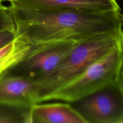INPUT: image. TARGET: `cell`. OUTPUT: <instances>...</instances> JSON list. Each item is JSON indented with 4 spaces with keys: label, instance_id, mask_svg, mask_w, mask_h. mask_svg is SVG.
<instances>
[{
    "label": "cell",
    "instance_id": "1",
    "mask_svg": "<svg viewBox=\"0 0 123 123\" xmlns=\"http://www.w3.org/2000/svg\"><path fill=\"white\" fill-rule=\"evenodd\" d=\"M16 35L30 45L79 41L123 30L121 10L91 12L60 8H34L10 5Z\"/></svg>",
    "mask_w": 123,
    "mask_h": 123
},
{
    "label": "cell",
    "instance_id": "2",
    "mask_svg": "<svg viewBox=\"0 0 123 123\" xmlns=\"http://www.w3.org/2000/svg\"><path fill=\"white\" fill-rule=\"evenodd\" d=\"M122 42L123 30L78 41L58 67L39 84L37 103L50 100L58 90Z\"/></svg>",
    "mask_w": 123,
    "mask_h": 123
},
{
    "label": "cell",
    "instance_id": "3",
    "mask_svg": "<svg viewBox=\"0 0 123 123\" xmlns=\"http://www.w3.org/2000/svg\"><path fill=\"white\" fill-rule=\"evenodd\" d=\"M123 42L58 90L50 100L72 103L111 84L123 81Z\"/></svg>",
    "mask_w": 123,
    "mask_h": 123
},
{
    "label": "cell",
    "instance_id": "4",
    "mask_svg": "<svg viewBox=\"0 0 123 123\" xmlns=\"http://www.w3.org/2000/svg\"><path fill=\"white\" fill-rule=\"evenodd\" d=\"M69 103L86 123H123V82Z\"/></svg>",
    "mask_w": 123,
    "mask_h": 123
},
{
    "label": "cell",
    "instance_id": "5",
    "mask_svg": "<svg viewBox=\"0 0 123 123\" xmlns=\"http://www.w3.org/2000/svg\"><path fill=\"white\" fill-rule=\"evenodd\" d=\"M77 42L32 45L28 54L6 73L28 77L40 84L58 67Z\"/></svg>",
    "mask_w": 123,
    "mask_h": 123
},
{
    "label": "cell",
    "instance_id": "6",
    "mask_svg": "<svg viewBox=\"0 0 123 123\" xmlns=\"http://www.w3.org/2000/svg\"><path fill=\"white\" fill-rule=\"evenodd\" d=\"M39 83L24 76L4 73L0 76V103L31 108L37 103Z\"/></svg>",
    "mask_w": 123,
    "mask_h": 123
},
{
    "label": "cell",
    "instance_id": "7",
    "mask_svg": "<svg viewBox=\"0 0 123 123\" xmlns=\"http://www.w3.org/2000/svg\"><path fill=\"white\" fill-rule=\"evenodd\" d=\"M10 5L34 8H60L91 12L121 10L117 0H6Z\"/></svg>",
    "mask_w": 123,
    "mask_h": 123
},
{
    "label": "cell",
    "instance_id": "8",
    "mask_svg": "<svg viewBox=\"0 0 123 123\" xmlns=\"http://www.w3.org/2000/svg\"><path fill=\"white\" fill-rule=\"evenodd\" d=\"M28 123H86V121L69 103H37L30 108Z\"/></svg>",
    "mask_w": 123,
    "mask_h": 123
},
{
    "label": "cell",
    "instance_id": "9",
    "mask_svg": "<svg viewBox=\"0 0 123 123\" xmlns=\"http://www.w3.org/2000/svg\"><path fill=\"white\" fill-rule=\"evenodd\" d=\"M32 46L16 36L14 40L0 49V76L23 58Z\"/></svg>",
    "mask_w": 123,
    "mask_h": 123
},
{
    "label": "cell",
    "instance_id": "10",
    "mask_svg": "<svg viewBox=\"0 0 123 123\" xmlns=\"http://www.w3.org/2000/svg\"><path fill=\"white\" fill-rule=\"evenodd\" d=\"M30 109L0 103V123H28Z\"/></svg>",
    "mask_w": 123,
    "mask_h": 123
},
{
    "label": "cell",
    "instance_id": "11",
    "mask_svg": "<svg viewBox=\"0 0 123 123\" xmlns=\"http://www.w3.org/2000/svg\"><path fill=\"white\" fill-rule=\"evenodd\" d=\"M5 31L14 32L16 28L13 17L8 7L2 5L0 6V32Z\"/></svg>",
    "mask_w": 123,
    "mask_h": 123
},
{
    "label": "cell",
    "instance_id": "12",
    "mask_svg": "<svg viewBox=\"0 0 123 123\" xmlns=\"http://www.w3.org/2000/svg\"><path fill=\"white\" fill-rule=\"evenodd\" d=\"M16 36L15 31H5L0 32V49L14 40Z\"/></svg>",
    "mask_w": 123,
    "mask_h": 123
},
{
    "label": "cell",
    "instance_id": "13",
    "mask_svg": "<svg viewBox=\"0 0 123 123\" xmlns=\"http://www.w3.org/2000/svg\"><path fill=\"white\" fill-rule=\"evenodd\" d=\"M3 1V0H0V6H2V1Z\"/></svg>",
    "mask_w": 123,
    "mask_h": 123
}]
</instances>
